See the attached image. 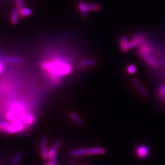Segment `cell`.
Wrapping results in <instances>:
<instances>
[{
  "label": "cell",
  "instance_id": "9c48e42d",
  "mask_svg": "<svg viewBox=\"0 0 165 165\" xmlns=\"http://www.w3.org/2000/svg\"><path fill=\"white\" fill-rule=\"evenodd\" d=\"M105 148L102 147H94L87 149V155H104L105 153Z\"/></svg>",
  "mask_w": 165,
  "mask_h": 165
},
{
  "label": "cell",
  "instance_id": "4fadbf2b",
  "mask_svg": "<svg viewBox=\"0 0 165 165\" xmlns=\"http://www.w3.org/2000/svg\"><path fill=\"white\" fill-rule=\"evenodd\" d=\"M19 14L18 12V10L16 9V8H15L12 9L11 12V15H10V23L13 25H17L19 20Z\"/></svg>",
  "mask_w": 165,
  "mask_h": 165
},
{
  "label": "cell",
  "instance_id": "7c38bea8",
  "mask_svg": "<svg viewBox=\"0 0 165 165\" xmlns=\"http://www.w3.org/2000/svg\"><path fill=\"white\" fill-rule=\"evenodd\" d=\"M78 9L83 17H88L89 14V9L88 4L83 1H80L78 4Z\"/></svg>",
  "mask_w": 165,
  "mask_h": 165
},
{
  "label": "cell",
  "instance_id": "277c9868",
  "mask_svg": "<svg viewBox=\"0 0 165 165\" xmlns=\"http://www.w3.org/2000/svg\"><path fill=\"white\" fill-rule=\"evenodd\" d=\"M139 55L141 58H142L151 68L154 69H158L159 68V64L157 60L151 55L150 53H138Z\"/></svg>",
  "mask_w": 165,
  "mask_h": 165
},
{
  "label": "cell",
  "instance_id": "6da1fadb",
  "mask_svg": "<svg viewBox=\"0 0 165 165\" xmlns=\"http://www.w3.org/2000/svg\"><path fill=\"white\" fill-rule=\"evenodd\" d=\"M42 68L55 81H58L72 72V65L65 60L53 58L42 63Z\"/></svg>",
  "mask_w": 165,
  "mask_h": 165
},
{
  "label": "cell",
  "instance_id": "603a6c76",
  "mask_svg": "<svg viewBox=\"0 0 165 165\" xmlns=\"http://www.w3.org/2000/svg\"><path fill=\"white\" fill-rule=\"evenodd\" d=\"M136 70H137V69H136V65L134 64H130L127 66V72L129 74H131V75L135 74L136 72Z\"/></svg>",
  "mask_w": 165,
  "mask_h": 165
},
{
  "label": "cell",
  "instance_id": "e0dca14e",
  "mask_svg": "<svg viewBox=\"0 0 165 165\" xmlns=\"http://www.w3.org/2000/svg\"><path fill=\"white\" fill-rule=\"evenodd\" d=\"M137 154L141 158H145L148 155V148L145 146H141L138 147L137 149Z\"/></svg>",
  "mask_w": 165,
  "mask_h": 165
},
{
  "label": "cell",
  "instance_id": "30bf717a",
  "mask_svg": "<svg viewBox=\"0 0 165 165\" xmlns=\"http://www.w3.org/2000/svg\"><path fill=\"white\" fill-rule=\"evenodd\" d=\"M120 48L123 53H127L130 50L129 42L126 36H123L120 40Z\"/></svg>",
  "mask_w": 165,
  "mask_h": 165
},
{
  "label": "cell",
  "instance_id": "44dd1931",
  "mask_svg": "<svg viewBox=\"0 0 165 165\" xmlns=\"http://www.w3.org/2000/svg\"><path fill=\"white\" fill-rule=\"evenodd\" d=\"M6 61L13 64H22L23 62V60L22 58L13 56H8L6 58Z\"/></svg>",
  "mask_w": 165,
  "mask_h": 165
},
{
  "label": "cell",
  "instance_id": "d4e9b609",
  "mask_svg": "<svg viewBox=\"0 0 165 165\" xmlns=\"http://www.w3.org/2000/svg\"><path fill=\"white\" fill-rule=\"evenodd\" d=\"M158 95L160 97L163 98L165 97V85L162 86L158 91Z\"/></svg>",
  "mask_w": 165,
  "mask_h": 165
},
{
  "label": "cell",
  "instance_id": "4316f807",
  "mask_svg": "<svg viewBox=\"0 0 165 165\" xmlns=\"http://www.w3.org/2000/svg\"><path fill=\"white\" fill-rule=\"evenodd\" d=\"M46 165H53V163H52V162L51 161H50L46 164Z\"/></svg>",
  "mask_w": 165,
  "mask_h": 165
},
{
  "label": "cell",
  "instance_id": "8992f818",
  "mask_svg": "<svg viewBox=\"0 0 165 165\" xmlns=\"http://www.w3.org/2000/svg\"><path fill=\"white\" fill-rule=\"evenodd\" d=\"M145 36L142 34H139L135 36L134 38H132L129 41V47L130 49H133L138 46H140L141 44L145 42Z\"/></svg>",
  "mask_w": 165,
  "mask_h": 165
},
{
  "label": "cell",
  "instance_id": "3957f363",
  "mask_svg": "<svg viewBox=\"0 0 165 165\" xmlns=\"http://www.w3.org/2000/svg\"><path fill=\"white\" fill-rule=\"evenodd\" d=\"M24 108L20 103H14L12 105L10 110L8 112L6 118L8 119L11 121L16 116H19L20 118L24 115Z\"/></svg>",
  "mask_w": 165,
  "mask_h": 165
},
{
  "label": "cell",
  "instance_id": "ac0fdd59",
  "mask_svg": "<svg viewBox=\"0 0 165 165\" xmlns=\"http://www.w3.org/2000/svg\"><path fill=\"white\" fill-rule=\"evenodd\" d=\"M97 64V61L95 59H85L81 61L80 65L82 68L92 67Z\"/></svg>",
  "mask_w": 165,
  "mask_h": 165
},
{
  "label": "cell",
  "instance_id": "5b68a950",
  "mask_svg": "<svg viewBox=\"0 0 165 165\" xmlns=\"http://www.w3.org/2000/svg\"><path fill=\"white\" fill-rule=\"evenodd\" d=\"M61 140H58L54 145L48 151V159L50 161H53V162H57V157H56V153L58 148L60 147L61 144Z\"/></svg>",
  "mask_w": 165,
  "mask_h": 165
},
{
  "label": "cell",
  "instance_id": "1f68e13d",
  "mask_svg": "<svg viewBox=\"0 0 165 165\" xmlns=\"http://www.w3.org/2000/svg\"><path fill=\"white\" fill-rule=\"evenodd\" d=\"M0 130H1V129H0Z\"/></svg>",
  "mask_w": 165,
  "mask_h": 165
},
{
  "label": "cell",
  "instance_id": "4dcf8cb0",
  "mask_svg": "<svg viewBox=\"0 0 165 165\" xmlns=\"http://www.w3.org/2000/svg\"><path fill=\"white\" fill-rule=\"evenodd\" d=\"M84 165H88V164H84Z\"/></svg>",
  "mask_w": 165,
  "mask_h": 165
},
{
  "label": "cell",
  "instance_id": "484cf974",
  "mask_svg": "<svg viewBox=\"0 0 165 165\" xmlns=\"http://www.w3.org/2000/svg\"><path fill=\"white\" fill-rule=\"evenodd\" d=\"M4 70V65L2 61V60L0 59V75L2 74Z\"/></svg>",
  "mask_w": 165,
  "mask_h": 165
},
{
  "label": "cell",
  "instance_id": "cb8c5ba5",
  "mask_svg": "<svg viewBox=\"0 0 165 165\" xmlns=\"http://www.w3.org/2000/svg\"><path fill=\"white\" fill-rule=\"evenodd\" d=\"M15 3L16 5V8L17 10L25 7L24 6V0H15Z\"/></svg>",
  "mask_w": 165,
  "mask_h": 165
},
{
  "label": "cell",
  "instance_id": "9a60e30c",
  "mask_svg": "<svg viewBox=\"0 0 165 165\" xmlns=\"http://www.w3.org/2000/svg\"><path fill=\"white\" fill-rule=\"evenodd\" d=\"M19 15L21 18L24 19L26 17H28V16H29L32 15V10L30 8L23 7V8L20 9V10H18Z\"/></svg>",
  "mask_w": 165,
  "mask_h": 165
},
{
  "label": "cell",
  "instance_id": "d6986e66",
  "mask_svg": "<svg viewBox=\"0 0 165 165\" xmlns=\"http://www.w3.org/2000/svg\"><path fill=\"white\" fill-rule=\"evenodd\" d=\"M70 118L77 124L78 125H82L83 124V120L82 118L79 116L75 112H70L69 114Z\"/></svg>",
  "mask_w": 165,
  "mask_h": 165
},
{
  "label": "cell",
  "instance_id": "f1b7e54d",
  "mask_svg": "<svg viewBox=\"0 0 165 165\" xmlns=\"http://www.w3.org/2000/svg\"><path fill=\"white\" fill-rule=\"evenodd\" d=\"M163 99H164V102L165 103V97H163Z\"/></svg>",
  "mask_w": 165,
  "mask_h": 165
},
{
  "label": "cell",
  "instance_id": "8fae6325",
  "mask_svg": "<svg viewBox=\"0 0 165 165\" xmlns=\"http://www.w3.org/2000/svg\"><path fill=\"white\" fill-rule=\"evenodd\" d=\"M152 52V47L150 44L147 42H144L141 44L138 49V53H144L151 54Z\"/></svg>",
  "mask_w": 165,
  "mask_h": 165
},
{
  "label": "cell",
  "instance_id": "2e32d148",
  "mask_svg": "<svg viewBox=\"0 0 165 165\" xmlns=\"http://www.w3.org/2000/svg\"><path fill=\"white\" fill-rule=\"evenodd\" d=\"M21 119L23 120L25 125H31L34 122V116L32 114H24L23 116L21 118Z\"/></svg>",
  "mask_w": 165,
  "mask_h": 165
},
{
  "label": "cell",
  "instance_id": "7402d4cb",
  "mask_svg": "<svg viewBox=\"0 0 165 165\" xmlns=\"http://www.w3.org/2000/svg\"><path fill=\"white\" fill-rule=\"evenodd\" d=\"M22 154L21 152H18L16 153L14 157H13L12 158V163L14 164V165H16L20 161V160H22Z\"/></svg>",
  "mask_w": 165,
  "mask_h": 165
},
{
  "label": "cell",
  "instance_id": "83f0119b",
  "mask_svg": "<svg viewBox=\"0 0 165 165\" xmlns=\"http://www.w3.org/2000/svg\"><path fill=\"white\" fill-rule=\"evenodd\" d=\"M52 163H53V165H57V162H53V161H52Z\"/></svg>",
  "mask_w": 165,
  "mask_h": 165
},
{
  "label": "cell",
  "instance_id": "5bb4252c",
  "mask_svg": "<svg viewBox=\"0 0 165 165\" xmlns=\"http://www.w3.org/2000/svg\"><path fill=\"white\" fill-rule=\"evenodd\" d=\"M87 155V149L86 148H77V149L72 150L70 152V155L74 157H81Z\"/></svg>",
  "mask_w": 165,
  "mask_h": 165
},
{
  "label": "cell",
  "instance_id": "ffe728a7",
  "mask_svg": "<svg viewBox=\"0 0 165 165\" xmlns=\"http://www.w3.org/2000/svg\"><path fill=\"white\" fill-rule=\"evenodd\" d=\"M88 7L89 12H98L102 9V6L97 3L88 4Z\"/></svg>",
  "mask_w": 165,
  "mask_h": 165
},
{
  "label": "cell",
  "instance_id": "52a82bcc",
  "mask_svg": "<svg viewBox=\"0 0 165 165\" xmlns=\"http://www.w3.org/2000/svg\"><path fill=\"white\" fill-rule=\"evenodd\" d=\"M41 148V156L43 160H46L48 159V150L47 147V139L45 136H43L40 141Z\"/></svg>",
  "mask_w": 165,
  "mask_h": 165
},
{
  "label": "cell",
  "instance_id": "7a4b0ae2",
  "mask_svg": "<svg viewBox=\"0 0 165 165\" xmlns=\"http://www.w3.org/2000/svg\"><path fill=\"white\" fill-rule=\"evenodd\" d=\"M25 124L20 118H14L10 122L2 121L0 122V129L7 134H15L23 131Z\"/></svg>",
  "mask_w": 165,
  "mask_h": 165
},
{
  "label": "cell",
  "instance_id": "f546056e",
  "mask_svg": "<svg viewBox=\"0 0 165 165\" xmlns=\"http://www.w3.org/2000/svg\"><path fill=\"white\" fill-rule=\"evenodd\" d=\"M72 165H76V164H72Z\"/></svg>",
  "mask_w": 165,
  "mask_h": 165
},
{
  "label": "cell",
  "instance_id": "ba28073f",
  "mask_svg": "<svg viewBox=\"0 0 165 165\" xmlns=\"http://www.w3.org/2000/svg\"><path fill=\"white\" fill-rule=\"evenodd\" d=\"M131 83L134 85V86L138 90V91L142 96L147 97L148 95V92L147 89L144 88V86L141 84V82L138 80H137L136 78H132Z\"/></svg>",
  "mask_w": 165,
  "mask_h": 165
}]
</instances>
